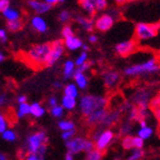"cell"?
I'll return each instance as SVG.
<instances>
[{
  "label": "cell",
  "instance_id": "cell-1",
  "mask_svg": "<svg viewBox=\"0 0 160 160\" xmlns=\"http://www.w3.org/2000/svg\"><path fill=\"white\" fill-rule=\"evenodd\" d=\"M50 48L51 43H40V44L32 46L24 54L25 62L37 69L45 67V62L50 52Z\"/></svg>",
  "mask_w": 160,
  "mask_h": 160
},
{
  "label": "cell",
  "instance_id": "cell-2",
  "mask_svg": "<svg viewBox=\"0 0 160 160\" xmlns=\"http://www.w3.org/2000/svg\"><path fill=\"white\" fill-rule=\"evenodd\" d=\"M79 110L84 117L88 116L93 111L107 108L108 106V98L102 95L95 94H84L80 98L79 101Z\"/></svg>",
  "mask_w": 160,
  "mask_h": 160
},
{
  "label": "cell",
  "instance_id": "cell-3",
  "mask_svg": "<svg viewBox=\"0 0 160 160\" xmlns=\"http://www.w3.org/2000/svg\"><path fill=\"white\" fill-rule=\"evenodd\" d=\"M159 70V65L154 58H150L144 62L135 63L125 68L124 74L128 77H135L144 74L154 73Z\"/></svg>",
  "mask_w": 160,
  "mask_h": 160
},
{
  "label": "cell",
  "instance_id": "cell-4",
  "mask_svg": "<svg viewBox=\"0 0 160 160\" xmlns=\"http://www.w3.org/2000/svg\"><path fill=\"white\" fill-rule=\"evenodd\" d=\"M47 135L45 132L39 130V132H33L29 135L25 142V148L28 153H37L39 148L47 143Z\"/></svg>",
  "mask_w": 160,
  "mask_h": 160
},
{
  "label": "cell",
  "instance_id": "cell-5",
  "mask_svg": "<svg viewBox=\"0 0 160 160\" xmlns=\"http://www.w3.org/2000/svg\"><path fill=\"white\" fill-rule=\"evenodd\" d=\"M158 24H150V23H138L134 29L135 38L140 41H146L153 38L158 31Z\"/></svg>",
  "mask_w": 160,
  "mask_h": 160
},
{
  "label": "cell",
  "instance_id": "cell-6",
  "mask_svg": "<svg viewBox=\"0 0 160 160\" xmlns=\"http://www.w3.org/2000/svg\"><path fill=\"white\" fill-rule=\"evenodd\" d=\"M64 49L65 47L63 41L61 39H57L51 42V48L45 62V67H51L59 61L64 54Z\"/></svg>",
  "mask_w": 160,
  "mask_h": 160
},
{
  "label": "cell",
  "instance_id": "cell-7",
  "mask_svg": "<svg viewBox=\"0 0 160 160\" xmlns=\"http://www.w3.org/2000/svg\"><path fill=\"white\" fill-rule=\"evenodd\" d=\"M114 140V132L110 128H103L98 138L94 141L95 149L100 152H105Z\"/></svg>",
  "mask_w": 160,
  "mask_h": 160
},
{
  "label": "cell",
  "instance_id": "cell-8",
  "mask_svg": "<svg viewBox=\"0 0 160 160\" xmlns=\"http://www.w3.org/2000/svg\"><path fill=\"white\" fill-rule=\"evenodd\" d=\"M151 92L146 88H139L132 95V102L139 109H149L150 102L152 100Z\"/></svg>",
  "mask_w": 160,
  "mask_h": 160
},
{
  "label": "cell",
  "instance_id": "cell-9",
  "mask_svg": "<svg viewBox=\"0 0 160 160\" xmlns=\"http://www.w3.org/2000/svg\"><path fill=\"white\" fill-rule=\"evenodd\" d=\"M114 25V17L111 13L104 12L94 20V28L100 32H108Z\"/></svg>",
  "mask_w": 160,
  "mask_h": 160
},
{
  "label": "cell",
  "instance_id": "cell-10",
  "mask_svg": "<svg viewBox=\"0 0 160 160\" xmlns=\"http://www.w3.org/2000/svg\"><path fill=\"white\" fill-rule=\"evenodd\" d=\"M86 138L82 136H75L72 139L65 142V147L67 152L72 153L73 155L79 154L81 152H84V146H85Z\"/></svg>",
  "mask_w": 160,
  "mask_h": 160
},
{
  "label": "cell",
  "instance_id": "cell-11",
  "mask_svg": "<svg viewBox=\"0 0 160 160\" xmlns=\"http://www.w3.org/2000/svg\"><path fill=\"white\" fill-rule=\"evenodd\" d=\"M137 47V43L135 39H128L119 42L115 46V52L120 57H128L132 54Z\"/></svg>",
  "mask_w": 160,
  "mask_h": 160
},
{
  "label": "cell",
  "instance_id": "cell-12",
  "mask_svg": "<svg viewBox=\"0 0 160 160\" xmlns=\"http://www.w3.org/2000/svg\"><path fill=\"white\" fill-rule=\"evenodd\" d=\"M107 113H108L107 108H99V109L93 111L92 113H90L88 116H86L85 117L86 118V124L88 126L100 125L105 119Z\"/></svg>",
  "mask_w": 160,
  "mask_h": 160
},
{
  "label": "cell",
  "instance_id": "cell-13",
  "mask_svg": "<svg viewBox=\"0 0 160 160\" xmlns=\"http://www.w3.org/2000/svg\"><path fill=\"white\" fill-rule=\"evenodd\" d=\"M120 80H121V76L119 74V72L115 70H108L103 75L104 84L109 89L117 86Z\"/></svg>",
  "mask_w": 160,
  "mask_h": 160
},
{
  "label": "cell",
  "instance_id": "cell-14",
  "mask_svg": "<svg viewBox=\"0 0 160 160\" xmlns=\"http://www.w3.org/2000/svg\"><path fill=\"white\" fill-rule=\"evenodd\" d=\"M28 5L30 7V9L33 12H35V13H37L38 16L48 12L53 7L48 3H46L45 1H39V0H29Z\"/></svg>",
  "mask_w": 160,
  "mask_h": 160
},
{
  "label": "cell",
  "instance_id": "cell-15",
  "mask_svg": "<svg viewBox=\"0 0 160 160\" xmlns=\"http://www.w3.org/2000/svg\"><path fill=\"white\" fill-rule=\"evenodd\" d=\"M121 115H122V111L120 109L108 111L105 119L103 120V122H102L99 126L102 127V128H108V127L114 125L115 123H117L121 118Z\"/></svg>",
  "mask_w": 160,
  "mask_h": 160
},
{
  "label": "cell",
  "instance_id": "cell-16",
  "mask_svg": "<svg viewBox=\"0 0 160 160\" xmlns=\"http://www.w3.org/2000/svg\"><path fill=\"white\" fill-rule=\"evenodd\" d=\"M63 44H64V47L69 50V51H76V50H79L82 48V40L78 38L77 36H71L69 38H64L63 40Z\"/></svg>",
  "mask_w": 160,
  "mask_h": 160
},
{
  "label": "cell",
  "instance_id": "cell-17",
  "mask_svg": "<svg viewBox=\"0 0 160 160\" xmlns=\"http://www.w3.org/2000/svg\"><path fill=\"white\" fill-rule=\"evenodd\" d=\"M31 25L32 27L35 29V30L38 33H46L47 29H48V25L46 23V21L43 19L40 16H36L31 19Z\"/></svg>",
  "mask_w": 160,
  "mask_h": 160
},
{
  "label": "cell",
  "instance_id": "cell-18",
  "mask_svg": "<svg viewBox=\"0 0 160 160\" xmlns=\"http://www.w3.org/2000/svg\"><path fill=\"white\" fill-rule=\"evenodd\" d=\"M76 64L75 62L71 61V60H67L64 62L63 63V71H62V74H63V80H69L72 79L74 77V74L76 72Z\"/></svg>",
  "mask_w": 160,
  "mask_h": 160
},
{
  "label": "cell",
  "instance_id": "cell-19",
  "mask_svg": "<svg viewBox=\"0 0 160 160\" xmlns=\"http://www.w3.org/2000/svg\"><path fill=\"white\" fill-rule=\"evenodd\" d=\"M74 83L79 87V89L84 90L87 85H88V79H87V76L85 75L84 72H81L76 70L75 74H74Z\"/></svg>",
  "mask_w": 160,
  "mask_h": 160
},
{
  "label": "cell",
  "instance_id": "cell-20",
  "mask_svg": "<svg viewBox=\"0 0 160 160\" xmlns=\"http://www.w3.org/2000/svg\"><path fill=\"white\" fill-rule=\"evenodd\" d=\"M76 21L86 32H92L95 29L94 28V20L89 18L80 16V17L76 18Z\"/></svg>",
  "mask_w": 160,
  "mask_h": 160
},
{
  "label": "cell",
  "instance_id": "cell-21",
  "mask_svg": "<svg viewBox=\"0 0 160 160\" xmlns=\"http://www.w3.org/2000/svg\"><path fill=\"white\" fill-rule=\"evenodd\" d=\"M61 105L65 110H68V111L74 110L77 108V99L63 95L61 100Z\"/></svg>",
  "mask_w": 160,
  "mask_h": 160
},
{
  "label": "cell",
  "instance_id": "cell-22",
  "mask_svg": "<svg viewBox=\"0 0 160 160\" xmlns=\"http://www.w3.org/2000/svg\"><path fill=\"white\" fill-rule=\"evenodd\" d=\"M46 113V109L39 103H33L30 105V114L35 118H41Z\"/></svg>",
  "mask_w": 160,
  "mask_h": 160
},
{
  "label": "cell",
  "instance_id": "cell-23",
  "mask_svg": "<svg viewBox=\"0 0 160 160\" xmlns=\"http://www.w3.org/2000/svg\"><path fill=\"white\" fill-rule=\"evenodd\" d=\"M3 17L7 19V21H13L20 19V12L11 7H8L5 11H3Z\"/></svg>",
  "mask_w": 160,
  "mask_h": 160
},
{
  "label": "cell",
  "instance_id": "cell-24",
  "mask_svg": "<svg viewBox=\"0 0 160 160\" xmlns=\"http://www.w3.org/2000/svg\"><path fill=\"white\" fill-rule=\"evenodd\" d=\"M80 5L81 8L88 14V16H94V14L97 12L96 8L94 6V4L92 3L91 0H80Z\"/></svg>",
  "mask_w": 160,
  "mask_h": 160
},
{
  "label": "cell",
  "instance_id": "cell-25",
  "mask_svg": "<svg viewBox=\"0 0 160 160\" xmlns=\"http://www.w3.org/2000/svg\"><path fill=\"white\" fill-rule=\"evenodd\" d=\"M79 87L75 83H67L63 87V94L65 96L73 97V98H78L79 97Z\"/></svg>",
  "mask_w": 160,
  "mask_h": 160
},
{
  "label": "cell",
  "instance_id": "cell-26",
  "mask_svg": "<svg viewBox=\"0 0 160 160\" xmlns=\"http://www.w3.org/2000/svg\"><path fill=\"white\" fill-rule=\"evenodd\" d=\"M29 114H30V105L27 102L23 104H19L17 110V117L18 119H22Z\"/></svg>",
  "mask_w": 160,
  "mask_h": 160
},
{
  "label": "cell",
  "instance_id": "cell-27",
  "mask_svg": "<svg viewBox=\"0 0 160 160\" xmlns=\"http://www.w3.org/2000/svg\"><path fill=\"white\" fill-rule=\"evenodd\" d=\"M152 134H153V129H152V128H151L149 126H146L144 128H140L139 130L137 132V136L142 138L144 141L151 138Z\"/></svg>",
  "mask_w": 160,
  "mask_h": 160
},
{
  "label": "cell",
  "instance_id": "cell-28",
  "mask_svg": "<svg viewBox=\"0 0 160 160\" xmlns=\"http://www.w3.org/2000/svg\"><path fill=\"white\" fill-rule=\"evenodd\" d=\"M58 127L62 132H66V130H71L75 128V123L69 120V119H62L58 123Z\"/></svg>",
  "mask_w": 160,
  "mask_h": 160
},
{
  "label": "cell",
  "instance_id": "cell-29",
  "mask_svg": "<svg viewBox=\"0 0 160 160\" xmlns=\"http://www.w3.org/2000/svg\"><path fill=\"white\" fill-rule=\"evenodd\" d=\"M64 110L65 109L62 107V105H57L53 108H50V114L54 118L61 119L64 114Z\"/></svg>",
  "mask_w": 160,
  "mask_h": 160
},
{
  "label": "cell",
  "instance_id": "cell-30",
  "mask_svg": "<svg viewBox=\"0 0 160 160\" xmlns=\"http://www.w3.org/2000/svg\"><path fill=\"white\" fill-rule=\"evenodd\" d=\"M7 27L11 32H18L23 28V22L20 19L13 20V21H8Z\"/></svg>",
  "mask_w": 160,
  "mask_h": 160
},
{
  "label": "cell",
  "instance_id": "cell-31",
  "mask_svg": "<svg viewBox=\"0 0 160 160\" xmlns=\"http://www.w3.org/2000/svg\"><path fill=\"white\" fill-rule=\"evenodd\" d=\"M1 134H2V138L7 142L12 143V142H16L17 139H18L17 132H13V130H12V129H9V128H7L5 132L3 133H1Z\"/></svg>",
  "mask_w": 160,
  "mask_h": 160
},
{
  "label": "cell",
  "instance_id": "cell-32",
  "mask_svg": "<svg viewBox=\"0 0 160 160\" xmlns=\"http://www.w3.org/2000/svg\"><path fill=\"white\" fill-rule=\"evenodd\" d=\"M132 135H125L122 139V147L127 151L133 150V144H132Z\"/></svg>",
  "mask_w": 160,
  "mask_h": 160
},
{
  "label": "cell",
  "instance_id": "cell-33",
  "mask_svg": "<svg viewBox=\"0 0 160 160\" xmlns=\"http://www.w3.org/2000/svg\"><path fill=\"white\" fill-rule=\"evenodd\" d=\"M84 160H103V152L94 149L90 152L86 153Z\"/></svg>",
  "mask_w": 160,
  "mask_h": 160
},
{
  "label": "cell",
  "instance_id": "cell-34",
  "mask_svg": "<svg viewBox=\"0 0 160 160\" xmlns=\"http://www.w3.org/2000/svg\"><path fill=\"white\" fill-rule=\"evenodd\" d=\"M92 3L94 4L97 12H103L108 8V0H91Z\"/></svg>",
  "mask_w": 160,
  "mask_h": 160
},
{
  "label": "cell",
  "instance_id": "cell-35",
  "mask_svg": "<svg viewBox=\"0 0 160 160\" xmlns=\"http://www.w3.org/2000/svg\"><path fill=\"white\" fill-rule=\"evenodd\" d=\"M87 61H88V54H87V52L85 51H82L80 53V55L76 58V60H75V64L77 67L82 65L84 62H86Z\"/></svg>",
  "mask_w": 160,
  "mask_h": 160
},
{
  "label": "cell",
  "instance_id": "cell-36",
  "mask_svg": "<svg viewBox=\"0 0 160 160\" xmlns=\"http://www.w3.org/2000/svg\"><path fill=\"white\" fill-rule=\"evenodd\" d=\"M144 153L143 149H133L132 154L128 156L127 160H140L144 156Z\"/></svg>",
  "mask_w": 160,
  "mask_h": 160
},
{
  "label": "cell",
  "instance_id": "cell-37",
  "mask_svg": "<svg viewBox=\"0 0 160 160\" xmlns=\"http://www.w3.org/2000/svg\"><path fill=\"white\" fill-rule=\"evenodd\" d=\"M132 121H128L122 125V127L120 128V133L123 134L124 136L128 135L130 132H132Z\"/></svg>",
  "mask_w": 160,
  "mask_h": 160
},
{
  "label": "cell",
  "instance_id": "cell-38",
  "mask_svg": "<svg viewBox=\"0 0 160 160\" xmlns=\"http://www.w3.org/2000/svg\"><path fill=\"white\" fill-rule=\"evenodd\" d=\"M71 19V12L69 11H66V10H63L60 12L59 14V20L62 22V23H67L69 22Z\"/></svg>",
  "mask_w": 160,
  "mask_h": 160
},
{
  "label": "cell",
  "instance_id": "cell-39",
  "mask_svg": "<svg viewBox=\"0 0 160 160\" xmlns=\"http://www.w3.org/2000/svg\"><path fill=\"white\" fill-rule=\"evenodd\" d=\"M75 135H76V129L74 128V129H71V130H66V132H62L61 136H62V139L64 142H66V141L72 139L73 137H75Z\"/></svg>",
  "mask_w": 160,
  "mask_h": 160
},
{
  "label": "cell",
  "instance_id": "cell-40",
  "mask_svg": "<svg viewBox=\"0 0 160 160\" xmlns=\"http://www.w3.org/2000/svg\"><path fill=\"white\" fill-rule=\"evenodd\" d=\"M62 35L63 38H69L71 36H74V30H73V28H72L70 25H65L62 28Z\"/></svg>",
  "mask_w": 160,
  "mask_h": 160
},
{
  "label": "cell",
  "instance_id": "cell-41",
  "mask_svg": "<svg viewBox=\"0 0 160 160\" xmlns=\"http://www.w3.org/2000/svg\"><path fill=\"white\" fill-rule=\"evenodd\" d=\"M144 140L140 138L139 136H133L132 137V144H133V149H143L144 147Z\"/></svg>",
  "mask_w": 160,
  "mask_h": 160
},
{
  "label": "cell",
  "instance_id": "cell-42",
  "mask_svg": "<svg viewBox=\"0 0 160 160\" xmlns=\"http://www.w3.org/2000/svg\"><path fill=\"white\" fill-rule=\"evenodd\" d=\"M7 128H8L7 119L2 113H0V133H3Z\"/></svg>",
  "mask_w": 160,
  "mask_h": 160
},
{
  "label": "cell",
  "instance_id": "cell-43",
  "mask_svg": "<svg viewBox=\"0 0 160 160\" xmlns=\"http://www.w3.org/2000/svg\"><path fill=\"white\" fill-rule=\"evenodd\" d=\"M25 160H44V155L38 153H27Z\"/></svg>",
  "mask_w": 160,
  "mask_h": 160
},
{
  "label": "cell",
  "instance_id": "cell-44",
  "mask_svg": "<svg viewBox=\"0 0 160 160\" xmlns=\"http://www.w3.org/2000/svg\"><path fill=\"white\" fill-rule=\"evenodd\" d=\"M91 65H92V62H90L87 61V62H84L82 65L77 67V70H78V71H81V72H84V73H85V72H86L87 70H89V68L91 67Z\"/></svg>",
  "mask_w": 160,
  "mask_h": 160
},
{
  "label": "cell",
  "instance_id": "cell-45",
  "mask_svg": "<svg viewBox=\"0 0 160 160\" xmlns=\"http://www.w3.org/2000/svg\"><path fill=\"white\" fill-rule=\"evenodd\" d=\"M8 7H10V0H0V12H3Z\"/></svg>",
  "mask_w": 160,
  "mask_h": 160
},
{
  "label": "cell",
  "instance_id": "cell-46",
  "mask_svg": "<svg viewBox=\"0 0 160 160\" xmlns=\"http://www.w3.org/2000/svg\"><path fill=\"white\" fill-rule=\"evenodd\" d=\"M8 40V38H7V33L4 29H0V42L2 43H6Z\"/></svg>",
  "mask_w": 160,
  "mask_h": 160
},
{
  "label": "cell",
  "instance_id": "cell-47",
  "mask_svg": "<svg viewBox=\"0 0 160 160\" xmlns=\"http://www.w3.org/2000/svg\"><path fill=\"white\" fill-rule=\"evenodd\" d=\"M57 105H59L58 104V98L56 96H51L49 99H48V106L50 108H53Z\"/></svg>",
  "mask_w": 160,
  "mask_h": 160
},
{
  "label": "cell",
  "instance_id": "cell-48",
  "mask_svg": "<svg viewBox=\"0 0 160 160\" xmlns=\"http://www.w3.org/2000/svg\"><path fill=\"white\" fill-rule=\"evenodd\" d=\"M8 103V97L5 94H0V107H3Z\"/></svg>",
  "mask_w": 160,
  "mask_h": 160
},
{
  "label": "cell",
  "instance_id": "cell-49",
  "mask_svg": "<svg viewBox=\"0 0 160 160\" xmlns=\"http://www.w3.org/2000/svg\"><path fill=\"white\" fill-rule=\"evenodd\" d=\"M46 3H48L51 6L57 5V4H60V3H63L65 0H44Z\"/></svg>",
  "mask_w": 160,
  "mask_h": 160
},
{
  "label": "cell",
  "instance_id": "cell-50",
  "mask_svg": "<svg viewBox=\"0 0 160 160\" xmlns=\"http://www.w3.org/2000/svg\"><path fill=\"white\" fill-rule=\"evenodd\" d=\"M98 40H99V38H98V37H97L96 35H94V34L89 35V37H88V41H89L90 43H92V44H95V43L98 42Z\"/></svg>",
  "mask_w": 160,
  "mask_h": 160
},
{
  "label": "cell",
  "instance_id": "cell-51",
  "mask_svg": "<svg viewBox=\"0 0 160 160\" xmlns=\"http://www.w3.org/2000/svg\"><path fill=\"white\" fill-rule=\"evenodd\" d=\"M153 115H154L155 119L157 120V122L160 124V108H157L153 109Z\"/></svg>",
  "mask_w": 160,
  "mask_h": 160
},
{
  "label": "cell",
  "instance_id": "cell-52",
  "mask_svg": "<svg viewBox=\"0 0 160 160\" xmlns=\"http://www.w3.org/2000/svg\"><path fill=\"white\" fill-rule=\"evenodd\" d=\"M53 87H54V88H55L56 90H61V89L62 88V82H60V81H56V82H54Z\"/></svg>",
  "mask_w": 160,
  "mask_h": 160
},
{
  "label": "cell",
  "instance_id": "cell-53",
  "mask_svg": "<svg viewBox=\"0 0 160 160\" xmlns=\"http://www.w3.org/2000/svg\"><path fill=\"white\" fill-rule=\"evenodd\" d=\"M18 104H23V103H26L27 102V96L26 95H19L18 97Z\"/></svg>",
  "mask_w": 160,
  "mask_h": 160
},
{
  "label": "cell",
  "instance_id": "cell-54",
  "mask_svg": "<svg viewBox=\"0 0 160 160\" xmlns=\"http://www.w3.org/2000/svg\"><path fill=\"white\" fill-rule=\"evenodd\" d=\"M64 160H75V158H74V155L73 154L67 152V153L64 156Z\"/></svg>",
  "mask_w": 160,
  "mask_h": 160
},
{
  "label": "cell",
  "instance_id": "cell-55",
  "mask_svg": "<svg viewBox=\"0 0 160 160\" xmlns=\"http://www.w3.org/2000/svg\"><path fill=\"white\" fill-rule=\"evenodd\" d=\"M138 123H139V125H140V128H144V127L148 126V125H147V121H146V119H141V120H139V121H138Z\"/></svg>",
  "mask_w": 160,
  "mask_h": 160
},
{
  "label": "cell",
  "instance_id": "cell-56",
  "mask_svg": "<svg viewBox=\"0 0 160 160\" xmlns=\"http://www.w3.org/2000/svg\"><path fill=\"white\" fill-rule=\"evenodd\" d=\"M114 2L118 5H124L127 2V0H114Z\"/></svg>",
  "mask_w": 160,
  "mask_h": 160
},
{
  "label": "cell",
  "instance_id": "cell-57",
  "mask_svg": "<svg viewBox=\"0 0 160 160\" xmlns=\"http://www.w3.org/2000/svg\"><path fill=\"white\" fill-rule=\"evenodd\" d=\"M0 160H8V156L3 152H0Z\"/></svg>",
  "mask_w": 160,
  "mask_h": 160
},
{
  "label": "cell",
  "instance_id": "cell-58",
  "mask_svg": "<svg viewBox=\"0 0 160 160\" xmlns=\"http://www.w3.org/2000/svg\"><path fill=\"white\" fill-rule=\"evenodd\" d=\"M4 61H5V55L2 52H0V63L3 62Z\"/></svg>",
  "mask_w": 160,
  "mask_h": 160
},
{
  "label": "cell",
  "instance_id": "cell-59",
  "mask_svg": "<svg viewBox=\"0 0 160 160\" xmlns=\"http://www.w3.org/2000/svg\"><path fill=\"white\" fill-rule=\"evenodd\" d=\"M82 51H85V52L89 51V47H88V45H86V44H82Z\"/></svg>",
  "mask_w": 160,
  "mask_h": 160
},
{
  "label": "cell",
  "instance_id": "cell-60",
  "mask_svg": "<svg viewBox=\"0 0 160 160\" xmlns=\"http://www.w3.org/2000/svg\"><path fill=\"white\" fill-rule=\"evenodd\" d=\"M137 0H127V2H135Z\"/></svg>",
  "mask_w": 160,
  "mask_h": 160
},
{
  "label": "cell",
  "instance_id": "cell-61",
  "mask_svg": "<svg viewBox=\"0 0 160 160\" xmlns=\"http://www.w3.org/2000/svg\"><path fill=\"white\" fill-rule=\"evenodd\" d=\"M159 96H160V93H159Z\"/></svg>",
  "mask_w": 160,
  "mask_h": 160
},
{
  "label": "cell",
  "instance_id": "cell-62",
  "mask_svg": "<svg viewBox=\"0 0 160 160\" xmlns=\"http://www.w3.org/2000/svg\"><path fill=\"white\" fill-rule=\"evenodd\" d=\"M79 1H80V0H79Z\"/></svg>",
  "mask_w": 160,
  "mask_h": 160
}]
</instances>
